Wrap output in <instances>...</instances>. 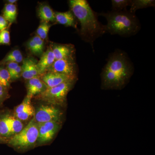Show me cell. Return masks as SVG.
I'll list each match as a JSON object with an SVG mask.
<instances>
[{
    "instance_id": "9c48e42d",
    "label": "cell",
    "mask_w": 155,
    "mask_h": 155,
    "mask_svg": "<svg viewBox=\"0 0 155 155\" xmlns=\"http://www.w3.org/2000/svg\"><path fill=\"white\" fill-rule=\"evenodd\" d=\"M51 46L56 60H75V51L73 45L53 43Z\"/></svg>"
},
{
    "instance_id": "1f68e13d",
    "label": "cell",
    "mask_w": 155,
    "mask_h": 155,
    "mask_svg": "<svg viewBox=\"0 0 155 155\" xmlns=\"http://www.w3.org/2000/svg\"><path fill=\"white\" fill-rule=\"evenodd\" d=\"M6 140H7V139L5 137H3L0 136V143L5 142Z\"/></svg>"
},
{
    "instance_id": "d6a6232c",
    "label": "cell",
    "mask_w": 155,
    "mask_h": 155,
    "mask_svg": "<svg viewBox=\"0 0 155 155\" xmlns=\"http://www.w3.org/2000/svg\"><path fill=\"white\" fill-rule=\"evenodd\" d=\"M8 4H13L14 5V3L17 2V0H8L7 1Z\"/></svg>"
},
{
    "instance_id": "6da1fadb",
    "label": "cell",
    "mask_w": 155,
    "mask_h": 155,
    "mask_svg": "<svg viewBox=\"0 0 155 155\" xmlns=\"http://www.w3.org/2000/svg\"><path fill=\"white\" fill-rule=\"evenodd\" d=\"M133 67L126 54L115 52L109 58L101 73L102 87L120 89L133 74Z\"/></svg>"
},
{
    "instance_id": "8992f818",
    "label": "cell",
    "mask_w": 155,
    "mask_h": 155,
    "mask_svg": "<svg viewBox=\"0 0 155 155\" xmlns=\"http://www.w3.org/2000/svg\"><path fill=\"white\" fill-rule=\"evenodd\" d=\"M62 113L58 108L52 105H41L35 114V120L37 123H45L49 122H60Z\"/></svg>"
},
{
    "instance_id": "603a6c76",
    "label": "cell",
    "mask_w": 155,
    "mask_h": 155,
    "mask_svg": "<svg viewBox=\"0 0 155 155\" xmlns=\"http://www.w3.org/2000/svg\"><path fill=\"white\" fill-rule=\"evenodd\" d=\"M131 0H112L113 11H122L128 6H130Z\"/></svg>"
},
{
    "instance_id": "7a4b0ae2",
    "label": "cell",
    "mask_w": 155,
    "mask_h": 155,
    "mask_svg": "<svg viewBox=\"0 0 155 155\" xmlns=\"http://www.w3.org/2000/svg\"><path fill=\"white\" fill-rule=\"evenodd\" d=\"M69 8L81 25L80 34L85 40L91 43L106 32L105 25H102L96 15L86 0H70Z\"/></svg>"
},
{
    "instance_id": "52a82bcc",
    "label": "cell",
    "mask_w": 155,
    "mask_h": 155,
    "mask_svg": "<svg viewBox=\"0 0 155 155\" xmlns=\"http://www.w3.org/2000/svg\"><path fill=\"white\" fill-rule=\"evenodd\" d=\"M48 71L72 77H77V66L75 60H55L47 72Z\"/></svg>"
},
{
    "instance_id": "f546056e",
    "label": "cell",
    "mask_w": 155,
    "mask_h": 155,
    "mask_svg": "<svg viewBox=\"0 0 155 155\" xmlns=\"http://www.w3.org/2000/svg\"><path fill=\"white\" fill-rule=\"evenodd\" d=\"M5 65L6 69L8 70L9 74L11 75L17 67L19 66V64L14 62H10V63H7Z\"/></svg>"
},
{
    "instance_id": "7402d4cb",
    "label": "cell",
    "mask_w": 155,
    "mask_h": 155,
    "mask_svg": "<svg viewBox=\"0 0 155 155\" xmlns=\"http://www.w3.org/2000/svg\"><path fill=\"white\" fill-rule=\"evenodd\" d=\"M51 26V25L49 23L41 22L37 29L36 33L37 36L43 40L46 38Z\"/></svg>"
},
{
    "instance_id": "cb8c5ba5",
    "label": "cell",
    "mask_w": 155,
    "mask_h": 155,
    "mask_svg": "<svg viewBox=\"0 0 155 155\" xmlns=\"http://www.w3.org/2000/svg\"><path fill=\"white\" fill-rule=\"evenodd\" d=\"M35 112V109L33 107L26 110L15 114V117L21 121H25L34 116Z\"/></svg>"
},
{
    "instance_id": "9a60e30c",
    "label": "cell",
    "mask_w": 155,
    "mask_h": 155,
    "mask_svg": "<svg viewBox=\"0 0 155 155\" xmlns=\"http://www.w3.org/2000/svg\"><path fill=\"white\" fill-rule=\"evenodd\" d=\"M38 17L41 22H47L55 21L54 12L49 5L46 4H41L38 9Z\"/></svg>"
},
{
    "instance_id": "484cf974",
    "label": "cell",
    "mask_w": 155,
    "mask_h": 155,
    "mask_svg": "<svg viewBox=\"0 0 155 155\" xmlns=\"http://www.w3.org/2000/svg\"><path fill=\"white\" fill-rule=\"evenodd\" d=\"M27 46L29 51L33 54L36 56H41L42 54L39 50L35 42L32 38L27 42Z\"/></svg>"
},
{
    "instance_id": "5b68a950",
    "label": "cell",
    "mask_w": 155,
    "mask_h": 155,
    "mask_svg": "<svg viewBox=\"0 0 155 155\" xmlns=\"http://www.w3.org/2000/svg\"><path fill=\"white\" fill-rule=\"evenodd\" d=\"M38 137V124L33 117L20 132L11 137L8 143L16 148L25 149L34 145Z\"/></svg>"
},
{
    "instance_id": "5bb4252c",
    "label": "cell",
    "mask_w": 155,
    "mask_h": 155,
    "mask_svg": "<svg viewBox=\"0 0 155 155\" xmlns=\"http://www.w3.org/2000/svg\"><path fill=\"white\" fill-rule=\"evenodd\" d=\"M54 14L55 21L58 23L67 27L77 28L75 17L71 11L64 12H55Z\"/></svg>"
},
{
    "instance_id": "d4e9b609",
    "label": "cell",
    "mask_w": 155,
    "mask_h": 155,
    "mask_svg": "<svg viewBox=\"0 0 155 155\" xmlns=\"http://www.w3.org/2000/svg\"><path fill=\"white\" fill-rule=\"evenodd\" d=\"M10 32L7 28L0 31V45H8L10 44Z\"/></svg>"
},
{
    "instance_id": "f1b7e54d",
    "label": "cell",
    "mask_w": 155,
    "mask_h": 155,
    "mask_svg": "<svg viewBox=\"0 0 155 155\" xmlns=\"http://www.w3.org/2000/svg\"><path fill=\"white\" fill-rule=\"evenodd\" d=\"M7 88L0 84V104L2 103L8 96Z\"/></svg>"
},
{
    "instance_id": "30bf717a",
    "label": "cell",
    "mask_w": 155,
    "mask_h": 155,
    "mask_svg": "<svg viewBox=\"0 0 155 155\" xmlns=\"http://www.w3.org/2000/svg\"><path fill=\"white\" fill-rule=\"evenodd\" d=\"M40 78L45 84L47 88H49L57 86L68 81L76 79L77 77H72L48 71L41 75Z\"/></svg>"
},
{
    "instance_id": "2e32d148",
    "label": "cell",
    "mask_w": 155,
    "mask_h": 155,
    "mask_svg": "<svg viewBox=\"0 0 155 155\" xmlns=\"http://www.w3.org/2000/svg\"><path fill=\"white\" fill-rule=\"evenodd\" d=\"M17 15V6L13 4H7L3 10V17L8 22L14 23L16 21Z\"/></svg>"
},
{
    "instance_id": "8fae6325",
    "label": "cell",
    "mask_w": 155,
    "mask_h": 155,
    "mask_svg": "<svg viewBox=\"0 0 155 155\" xmlns=\"http://www.w3.org/2000/svg\"><path fill=\"white\" fill-rule=\"evenodd\" d=\"M37 62L32 58H26L22 61V77L26 79L29 80L35 78H40L39 74Z\"/></svg>"
},
{
    "instance_id": "3957f363",
    "label": "cell",
    "mask_w": 155,
    "mask_h": 155,
    "mask_svg": "<svg viewBox=\"0 0 155 155\" xmlns=\"http://www.w3.org/2000/svg\"><path fill=\"white\" fill-rule=\"evenodd\" d=\"M100 14L107 19L106 31L111 34L130 36L137 33L140 29L138 19L134 14L130 12L113 11Z\"/></svg>"
},
{
    "instance_id": "ba28073f",
    "label": "cell",
    "mask_w": 155,
    "mask_h": 155,
    "mask_svg": "<svg viewBox=\"0 0 155 155\" xmlns=\"http://www.w3.org/2000/svg\"><path fill=\"white\" fill-rule=\"evenodd\" d=\"M61 122H49L38 124V137L40 143H47L51 140L60 128Z\"/></svg>"
},
{
    "instance_id": "277c9868",
    "label": "cell",
    "mask_w": 155,
    "mask_h": 155,
    "mask_svg": "<svg viewBox=\"0 0 155 155\" xmlns=\"http://www.w3.org/2000/svg\"><path fill=\"white\" fill-rule=\"evenodd\" d=\"M76 79L68 81L54 87L47 88L36 96L37 99L51 105L63 106L67 100V94L72 89Z\"/></svg>"
},
{
    "instance_id": "ffe728a7",
    "label": "cell",
    "mask_w": 155,
    "mask_h": 155,
    "mask_svg": "<svg viewBox=\"0 0 155 155\" xmlns=\"http://www.w3.org/2000/svg\"><path fill=\"white\" fill-rule=\"evenodd\" d=\"M11 135L8 117L6 115L0 118V136L6 138Z\"/></svg>"
},
{
    "instance_id": "7c38bea8",
    "label": "cell",
    "mask_w": 155,
    "mask_h": 155,
    "mask_svg": "<svg viewBox=\"0 0 155 155\" xmlns=\"http://www.w3.org/2000/svg\"><path fill=\"white\" fill-rule=\"evenodd\" d=\"M55 60L51 45L47 51L43 53L40 60L37 63L38 70L40 76L47 71L48 69L52 65Z\"/></svg>"
},
{
    "instance_id": "4dcf8cb0",
    "label": "cell",
    "mask_w": 155,
    "mask_h": 155,
    "mask_svg": "<svg viewBox=\"0 0 155 155\" xmlns=\"http://www.w3.org/2000/svg\"><path fill=\"white\" fill-rule=\"evenodd\" d=\"M9 23L2 16L0 15V31L8 28Z\"/></svg>"
},
{
    "instance_id": "44dd1931",
    "label": "cell",
    "mask_w": 155,
    "mask_h": 155,
    "mask_svg": "<svg viewBox=\"0 0 155 155\" xmlns=\"http://www.w3.org/2000/svg\"><path fill=\"white\" fill-rule=\"evenodd\" d=\"M11 77L8 71L3 65L0 67V84L7 87L10 85Z\"/></svg>"
},
{
    "instance_id": "4fadbf2b",
    "label": "cell",
    "mask_w": 155,
    "mask_h": 155,
    "mask_svg": "<svg viewBox=\"0 0 155 155\" xmlns=\"http://www.w3.org/2000/svg\"><path fill=\"white\" fill-rule=\"evenodd\" d=\"M47 88L46 85L40 78H31L27 81L26 97L31 99L35 96L44 91Z\"/></svg>"
},
{
    "instance_id": "4316f807",
    "label": "cell",
    "mask_w": 155,
    "mask_h": 155,
    "mask_svg": "<svg viewBox=\"0 0 155 155\" xmlns=\"http://www.w3.org/2000/svg\"><path fill=\"white\" fill-rule=\"evenodd\" d=\"M33 40L35 42V43L38 48L39 50L42 54L43 53L44 48V40L41 39L38 36L36 35L34 37L32 38Z\"/></svg>"
},
{
    "instance_id": "d6986e66",
    "label": "cell",
    "mask_w": 155,
    "mask_h": 155,
    "mask_svg": "<svg viewBox=\"0 0 155 155\" xmlns=\"http://www.w3.org/2000/svg\"><path fill=\"white\" fill-rule=\"evenodd\" d=\"M7 117L11 135L19 133L24 128V125L21 120L17 119L15 116L7 115Z\"/></svg>"
},
{
    "instance_id": "ac0fdd59",
    "label": "cell",
    "mask_w": 155,
    "mask_h": 155,
    "mask_svg": "<svg viewBox=\"0 0 155 155\" xmlns=\"http://www.w3.org/2000/svg\"><path fill=\"white\" fill-rule=\"evenodd\" d=\"M154 0H133L130 3V13L134 14L136 11L149 7H155Z\"/></svg>"
},
{
    "instance_id": "e0dca14e",
    "label": "cell",
    "mask_w": 155,
    "mask_h": 155,
    "mask_svg": "<svg viewBox=\"0 0 155 155\" xmlns=\"http://www.w3.org/2000/svg\"><path fill=\"white\" fill-rule=\"evenodd\" d=\"M23 60V56L20 51L19 50H14L7 54L5 58L0 61V65L3 66L10 62L19 64L22 62Z\"/></svg>"
},
{
    "instance_id": "83f0119b",
    "label": "cell",
    "mask_w": 155,
    "mask_h": 155,
    "mask_svg": "<svg viewBox=\"0 0 155 155\" xmlns=\"http://www.w3.org/2000/svg\"><path fill=\"white\" fill-rule=\"evenodd\" d=\"M22 76V68L21 66H18L13 73L10 75L11 80H16Z\"/></svg>"
}]
</instances>
